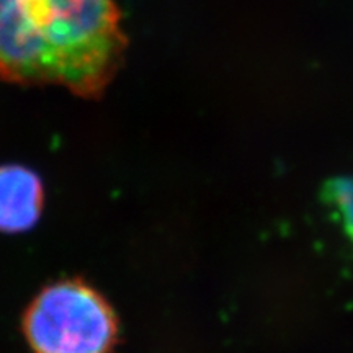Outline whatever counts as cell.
I'll list each match as a JSON object with an SVG mask.
<instances>
[{
    "mask_svg": "<svg viewBox=\"0 0 353 353\" xmlns=\"http://www.w3.org/2000/svg\"><path fill=\"white\" fill-rule=\"evenodd\" d=\"M117 319L108 303L82 281H59L38 294L25 316L34 353H112Z\"/></svg>",
    "mask_w": 353,
    "mask_h": 353,
    "instance_id": "2",
    "label": "cell"
},
{
    "mask_svg": "<svg viewBox=\"0 0 353 353\" xmlns=\"http://www.w3.org/2000/svg\"><path fill=\"white\" fill-rule=\"evenodd\" d=\"M126 48L117 0H0V77L95 97Z\"/></svg>",
    "mask_w": 353,
    "mask_h": 353,
    "instance_id": "1",
    "label": "cell"
},
{
    "mask_svg": "<svg viewBox=\"0 0 353 353\" xmlns=\"http://www.w3.org/2000/svg\"><path fill=\"white\" fill-rule=\"evenodd\" d=\"M330 198L335 201L339 211L342 213L343 224H345L348 236L353 241V182L342 180V182L332 185Z\"/></svg>",
    "mask_w": 353,
    "mask_h": 353,
    "instance_id": "4",
    "label": "cell"
},
{
    "mask_svg": "<svg viewBox=\"0 0 353 353\" xmlns=\"http://www.w3.org/2000/svg\"><path fill=\"white\" fill-rule=\"evenodd\" d=\"M43 210V183L23 165L0 167V231L25 232L38 223Z\"/></svg>",
    "mask_w": 353,
    "mask_h": 353,
    "instance_id": "3",
    "label": "cell"
}]
</instances>
